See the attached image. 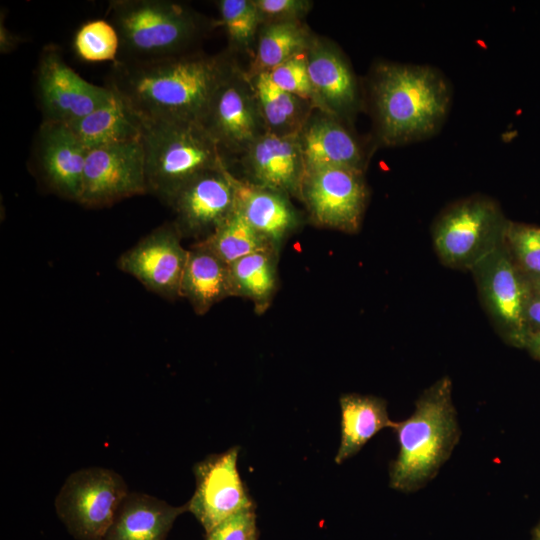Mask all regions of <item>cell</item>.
<instances>
[{"mask_svg":"<svg viewBox=\"0 0 540 540\" xmlns=\"http://www.w3.org/2000/svg\"><path fill=\"white\" fill-rule=\"evenodd\" d=\"M233 296L230 266L204 246L189 250L182 276L180 297L186 298L195 313L203 315L216 303Z\"/></svg>","mask_w":540,"mask_h":540,"instance_id":"7402d4cb","label":"cell"},{"mask_svg":"<svg viewBox=\"0 0 540 540\" xmlns=\"http://www.w3.org/2000/svg\"><path fill=\"white\" fill-rule=\"evenodd\" d=\"M524 349L537 360H540V331L528 335Z\"/></svg>","mask_w":540,"mask_h":540,"instance_id":"8d00e7d4","label":"cell"},{"mask_svg":"<svg viewBox=\"0 0 540 540\" xmlns=\"http://www.w3.org/2000/svg\"><path fill=\"white\" fill-rule=\"evenodd\" d=\"M187 504L172 506L154 496L129 492L119 504L103 540H166Z\"/></svg>","mask_w":540,"mask_h":540,"instance_id":"44dd1931","label":"cell"},{"mask_svg":"<svg viewBox=\"0 0 540 540\" xmlns=\"http://www.w3.org/2000/svg\"><path fill=\"white\" fill-rule=\"evenodd\" d=\"M237 62L229 52L115 61L106 85L142 119L201 122Z\"/></svg>","mask_w":540,"mask_h":540,"instance_id":"6da1fadb","label":"cell"},{"mask_svg":"<svg viewBox=\"0 0 540 540\" xmlns=\"http://www.w3.org/2000/svg\"><path fill=\"white\" fill-rule=\"evenodd\" d=\"M341 442L335 457L337 464L357 454L379 431L394 428L387 403L372 395L347 393L340 397Z\"/></svg>","mask_w":540,"mask_h":540,"instance_id":"cb8c5ba5","label":"cell"},{"mask_svg":"<svg viewBox=\"0 0 540 540\" xmlns=\"http://www.w3.org/2000/svg\"><path fill=\"white\" fill-rule=\"evenodd\" d=\"M368 199L365 173L336 167L305 170L299 200L316 226L356 233Z\"/></svg>","mask_w":540,"mask_h":540,"instance_id":"9c48e42d","label":"cell"},{"mask_svg":"<svg viewBox=\"0 0 540 540\" xmlns=\"http://www.w3.org/2000/svg\"><path fill=\"white\" fill-rule=\"evenodd\" d=\"M257 539L254 507L240 510L205 532V540Z\"/></svg>","mask_w":540,"mask_h":540,"instance_id":"836d02e7","label":"cell"},{"mask_svg":"<svg viewBox=\"0 0 540 540\" xmlns=\"http://www.w3.org/2000/svg\"><path fill=\"white\" fill-rule=\"evenodd\" d=\"M229 265L247 255L279 250L255 230L236 206L234 212L206 239L197 242Z\"/></svg>","mask_w":540,"mask_h":540,"instance_id":"83f0119b","label":"cell"},{"mask_svg":"<svg viewBox=\"0 0 540 540\" xmlns=\"http://www.w3.org/2000/svg\"><path fill=\"white\" fill-rule=\"evenodd\" d=\"M112 91V90H111ZM87 148L140 140L143 119L115 92L88 115L66 124Z\"/></svg>","mask_w":540,"mask_h":540,"instance_id":"603a6c76","label":"cell"},{"mask_svg":"<svg viewBox=\"0 0 540 540\" xmlns=\"http://www.w3.org/2000/svg\"><path fill=\"white\" fill-rule=\"evenodd\" d=\"M531 284V288L540 291V275L533 278H528Z\"/></svg>","mask_w":540,"mask_h":540,"instance_id":"74e56055","label":"cell"},{"mask_svg":"<svg viewBox=\"0 0 540 540\" xmlns=\"http://www.w3.org/2000/svg\"><path fill=\"white\" fill-rule=\"evenodd\" d=\"M219 25L226 33L229 49L253 55L260 17L253 0H219L216 2Z\"/></svg>","mask_w":540,"mask_h":540,"instance_id":"f1b7e54d","label":"cell"},{"mask_svg":"<svg viewBox=\"0 0 540 540\" xmlns=\"http://www.w3.org/2000/svg\"><path fill=\"white\" fill-rule=\"evenodd\" d=\"M470 272L480 302L497 334L508 345L524 349L528 337L524 308L531 284L513 262L504 243Z\"/></svg>","mask_w":540,"mask_h":540,"instance_id":"ba28073f","label":"cell"},{"mask_svg":"<svg viewBox=\"0 0 540 540\" xmlns=\"http://www.w3.org/2000/svg\"><path fill=\"white\" fill-rule=\"evenodd\" d=\"M452 85L438 68L377 60L366 80L376 146L396 147L429 139L443 127Z\"/></svg>","mask_w":540,"mask_h":540,"instance_id":"7a4b0ae2","label":"cell"},{"mask_svg":"<svg viewBox=\"0 0 540 540\" xmlns=\"http://www.w3.org/2000/svg\"><path fill=\"white\" fill-rule=\"evenodd\" d=\"M36 92L43 121L70 124L106 103L112 96L107 86H97L76 73L60 50L46 46L36 69Z\"/></svg>","mask_w":540,"mask_h":540,"instance_id":"7c38bea8","label":"cell"},{"mask_svg":"<svg viewBox=\"0 0 540 540\" xmlns=\"http://www.w3.org/2000/svg\"><path fill=\"white\" fill-rule=\"evenodd\" d=\"M128 493L125 480L113 470L85 468L67 477L55 499V509L75 539L103 540Z\"/></svg>","mask_w":540,"mask_h":540,"instance_id":"52a82bcc","label":"cell"},{"mask_svg":"<svg viewBox=\"0 0 540 540\" xmlns=\"http://www.w3.org/2000/svg\"><path fill=\"white\" fill-rule=\"evenodd\" d=\"M314 35L303 21L261 25L252 59L245 69L247 76L268 73L290 58L306 52Z\"/></svg>","mask_w":540,"mask_h":540,"instance_id":"484cf974","label":"cell"},{"mask_svg":"<svg viewBox=\"0 0 540 540\" xmlns=\"http://www.w3.org/2000/svg\"><path fill=\"white\" fill-rule=\"evenodd\" d=\"M305 170L323 167L366 172L373 140L365 141L353 126L315 108L298 133Z\"/></svg>","mask_w":540,"mask_h":540,"instance_id":"e0dca14e","label":"cell"},{"mask_svg":"<svg viewBox=\"0 0 540 540\" xmlns=\"http://www.w3.org/2000/svg\"><path fill=\"white\" fill-rule=\"evenodd\" d=\"M267 74L279 88L319 109V102L309 77L307 51L290 58Z\"/></svg>","mask_w":540,"mask_h":540,"instance_id":"1f68e13d","label":"cell"},{"mask_svg":"<svg viewBox=\"0 0 540 540\" xmlns=\"http://www.w3.org/2000/svg\"><path fill=\"white\" fill-rule=\"evenodd\" d=\"M239 447L211 454L193 467L196 488L186 503L203 526L211 530L230 515L254 507L237 468Z\"/></svg>","mask_w":540,"mask_h":540,"instance_id":"5bb4252c","label":"cell"},{"mask_svg":"<svg viewBox=\"0 0 540 540\" xmlns=\"http://www.w3.org/2000/svg\"><path fill=\"white\" fill-rule=\"evenodd\" d=\"M509 221L491 196L476 193L453 201L431 226L436 255L446 267L470 271L504 243Z\"/></svg>","mask_w":540,"mask_h":540,"instance_id":"8992f818","label":"cell"},{"mask_svg":"<svg viewBox=\"0 0 540 540\" xmlns=\"http://www.w3.org/2000/svg\"><path fill=\"white\" fill-rule=\"evenodd\" d=\"M532 540H540V522L533 531Z\"/></svg>","mask_w":540,"mask_h":540,"instance_id":"f35d334b","label":"cell"},{"mask_svg":"<svg viewBox=\"0 0 540 540\" xmlns=\"http://www.w3.org/2000/svg\"><path fill=\"white\" fill-rule=\"evenodd\" d=\"M147 192L141 139L88 149L78 203L102 207Z\"/></svg>","mask_w":540,"mask_h":540,"instance_id":"8fae6325","label":"cell"},{"mask_svg":"<svg viewBox=\"0 0 540 540\" xmlns=\"http://www.w3.org/2000/svg\"><path fill=\"white\" fill-rule=\"evenodd\" d=\"M200 123L225 158L238 157L267 133L245 69L238 64L233 68L216 89Z\"/></svg>","mask_w":540,"mask_h":540,"instance_id":"30bf717a","label":"cell"},{"mask_svg":"<svg viewBox=\"0 0 540 540\" xmlns=\"http://www.w3.org/2000/svg\"><path fill=\"white\" fill-rule=\"evenodd\" d=\"M112 24L122 60H152L187 53L207 30V20L188 5L168 0H113Z\"/></svg>","mask_w":540,"mask_h":540,"instance_id":"5b68a950","label":"cell"},{"mask_svg":"<svg viewBox=\"0 0 540 540\" xmlns=\"http://www.w3.org/2000/svg\"><path fill=\"white\" fill-rule=\"evenodd\" d=\"M141 142L148 192L168 205L196 176L228 164L197 121L143 119Z\"/></svg>","mask_w":540,"mask_h":540,"instance_id":"277c9868","label":"cell"},{"mask_svg":"<svg viewBox=\"0 0 540 540\" xmlns=\"http://www.w3.org/2000/svg\"><path fill=\"white\" fill-rule=\"evenodd\" d=\"M255 540H257V539H255Z\"/></svg>","mask_w":540,"mask_h":540,"instance_id":"ab89813d","label":"cell"},{"mask_svg":"<svg viewBox=\"0 0 540 540\" xmlns=\"http://www.w3.org/2000/svg\"><path fill=\"white\" fill-rule=\"evenodd\" d=\"M504 245L518 269L528 278L540 275V227L509 221Z\"/></svg>","mask_w":540,"mask_h":540,"instance_id":"4dcf8cb0","label":"cell"},{"mask_svg":"<svg viewBox=\"0 0 540 540\" xmlns=\"http://www.w3.org/2000/svg\"><path fill=\"white\" fill-rule=\"evenodd\" d=\"M120 45L117 29L103 19L85 22L76 31L73 41L75 52L87 62L116 61Z\"/></svg>","mask_w":540,"mask_h":540,"instance_id":"f546056e","label":"cell"},{"mask_svg":"<svg viewBox=\"0 0 540 540\" xmlns=\"http://www.w3.org/2000/svg\"><path fill=\"white\" fill-rule=\"evenodd\" d=\"M524 323L527 334L540 331V291L531 288L524 308Z\"/></svg>","mask_w":540,"mask_h":540,"instance_id":"e575fe53","label":"cell"},{"mask_svg":"<svg viewBox=\"0 0 540 540\" xmlns=\"http://www.w3.org/2000/svg\"><path fill=\"white\" fill-rule=\"evenodd\" d=\"M261 24L302 21L313 7L310 0H253Z\"/></svg>","mask_w":540,"mask_h":540,"instance_id":"d6a6232c","label":"cell"},{"mask_svg":"<svg viewBox=\"0 0 540 540\" xmlns=\"http://www.w3.org/2000/svg\"><path fill=\"white\" fill-rule=\"evenodd\" d=\"M245 179L299 199L305 164L297 135L265 133L238 157Z\"/></svg>","mask_w":540,"mask_h":540,"instance_id":"ac0fdd59","label":"cell"},{"mask_svg":"<svg viewBox=\"0 0 540 540\" xmlns=\"http://www.w3.org/2000/svg\"><path fill=\"white\" fill-rule=\"evenodd\" d=\"M307 66L319 109L353 126L364 107V94L341 48L315 34L307 50Z\"/></svg>","mask_w":540,"mask_h":540,"instance_id":"2e32d148","label":"cell"},{"mask_svg":"<svg viewBox=\"0 0 540 540\" xmlns=\"http://www.w3.org/2000/svg\"><path fill=\"white\" fill-rule=\"evenodd\" d=\"M248 78L267 132L278 136L297 135L315 107L279 88L267 73Z\"/></svg>","mask_w":540,"mask_h":540,"instance_id":"d4e9b609","label":"cell"},{"mask_svg":"<svg viewBox=\"0 0 540 540\" xmlns=\"http://www.w3.org/2000/svg\"><path fill=\"white\" fill-rule=\"evenodd\" d=\"M182 238L202 241L209 237L236 209V194L228 164L196 176L170 203Z\"/></svg>","mask_w":540,"mask_h":540,"instance_id":"9a60e30c","label":"cell"},{"mask_svg":"<svg viewBox=\"0 0 540 540\" xmlns=\"http://www.w3.org/2000/svg\"><path fill=\"white\" fill-rule=\"evenodd\" d=\"M278 251H260L242 257L230 266L233 296L253 302L258 314L270 306L278 287Z\"/></svg>","mask_w":540,"mask_h":540,"instance_id":"4316f807","label":"cell"},{"mask_svg":"<svg viewBox=\"0 0 540 540\" xmlns=\"http://www.w3.org/2000/svg\"><path fill=\"white\" fill-rule=\"evenodd\" d=\"M88 149L68 125L43 121L35 142V158L44 182L61 197L78 202Z\"/></svg>","mask_w":540,"mask_h":540,"instance_id":"d6986e66","label":"cell"},{"mask_svg":"<svg viewBox=\"0 0 540 540\" xmlns=\"http://www.w3.org/2000/svg\"><path fill=\"white\" fill-rule=\"evenodd\" d=\"M20 42V37L7 29L3 20L0 24V47L1 53L11 52Z\"/></svg>","mask_w":540,"mask_h":540,"instance_id":"d590c367","label":"cell"},{"mask_svg":"<svg viewBox=\"0 0 540 540\" xmlns=\"http://www.w3.org/2000/svg\"><path fill=\"white\" fill-rule=\"evenodd\" d=\"M393 430L399 452L390 464L389 485L404 493L418 491L437 475L460 439L449 376L426 388L411 416L396 422Z\"/></svg>","mask_w":540,"mask_h":540,"instance_id":"3957f363","label":"cell"},{"mask_svg":"<svg viewBox=\"0 0 540 540\" xmlns=\"http://www.w3.org/2000/svg\"><path fill=\"white\" fill-rule=\"evenodd\" d=\"M237 208L248 223L278 250L303 222L287 194L251 183L230 170Z\"/></svg>","mask_w":540,"mask_h":540,"instance_id":"ffe728a7","label":"cell"},{"mask_svg":"<svg viewBox=\"0 0 540 540\" xmlns=\"http://www.w3.org/2000/svg\"><path fill=\"white\" fill-rule=\"evenodd\" d=\"M175 224L152 230L117 260V267L135 277L149 291L168 300L180 297L189 250L181 244Z\"/></svg>","mask_w":540,"mask_h":540,"instance_id":"4fadbf2b","label":"cell"}]
</instances>
